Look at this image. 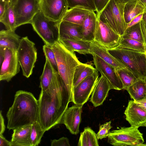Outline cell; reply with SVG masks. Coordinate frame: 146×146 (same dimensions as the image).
I'll list each match as a JSON object with an SVG mask.
<instances>
[{"label":"cell","mask_w":146,"mask_h":146,"mask_svg":"<svg viewBox=\"0 0 146 146\" xmlns=\"http://www.w3.org/2000/svg\"><path fill=\"white\" fill-rule=\"evenodd\" d=\"M71 99L58 73L46 90H41L38 100L37 121L43 129L48 131L60 123Z\"/></svg>","instance_id":"6da1fadb"},{"label":"cell","mask_w":146,"mask_h":146,"mask_svg":"<svg viewBox=\"0 0 146 146\" xmlns=\"http://www.w3.org/2000/svg\"><path fill=\"white\" fill-rule=\"evenodd\" d=\"M38 100L30 92L19 90L6 114L7 128L12 130L32 125L38 121Z\"/></svg>","instance_id":"7a4b0ae2"},{"label":"cell","mask_w":146,"mask_h":146,"mask_svg":"<svg viewBox=\"0 0 146 146\" xmlns=\"http://www.w3.org/2000/svg\"><path fill=\"white\" fill-rule=\"evenodd\" d=\"M52 48L56 58L58 73L72 96L74 72L76 67L81 62L75 53L67 50L59 40Z\"/></svg>","instance_id":"3957f363"},{"label":"cell","mask_w":146,"mask_h":146,"mask_svg":"<svg viewBox=\"0 0 146 146\" xmlns=\"http://www.w3.org/2000/svg\"><path fill=\"white\" fill-rule=\"evenodd\" d=\"M108 50L113 56L132 71L138 79L144 80L146 76L145 53L117 48Z\"/></svg>","instance_id":"277c9868"},{"label":"cell","mask_w":146,"mask_h":146,"mask_svg":"<svg viewBox=\"0 0 146 146\" xmlns=\"http://www.w3.org/2000/svg\"><path fill=\"white\" fill-rule=\"evenodd\" d=\"M60 23L49 19L39 11L31 24L45 44L52 46L59 40Z\"/></svg>","instance_id":"5b68a950"},{"label":"cell","mask_w":146,"mask_h":146,"mask_svg":"<svg viewBox=\"0 0 146 146\" xmlns=\"http://www.w3.org/2000/svg\"><path fill=\"white\" fill-rule=\"evenodd\" d=\"M125 5L117 0H110L100 14L97 15L121 36L124 34L127 29L123 14Z\"/></svg>","instance_id":"8992f818"},{"label":"cell","mask_w":146,"mask_h":146,"mask_svg":"<svg viewBox=\"0 0 146 146\" xmlns=\"http://www.w3.org/2000/svg\"><path fill=\"white\" fill-rule=\"evenodd\" d=\"M138 126L121 127L110 131L108 142L115 146H143L144 139Z\"/></svg>","instance_id":"52a82bcc"},{"label":"cell","mask_w":146,"mask_h":146,"mask_svg":"<svg viewBox=\"0 0 146 146\" xmlns=\"http://www.w3.org/2000/svg\"><path fill=\"white\" fill-rule=\"evenodd\" d=\"M17 51L23 75L28 78L33 73L37 59L35 44L28 36L23 37L21 38Z\"/></svg>","instance_id":"ba28073f"},{"label":"cell","mask_w":146,"mask_h":146,"mask_svg":"<svg viewBox=\"0 0 146 146\" xmlns=\"http://www.w3.org/2000/svg\"><path fill=\"white\" fill-rule=\"evenodd\" d=\"M121 36L104 20L98 17L94 40L108 50L115 48L120 44Z\"/></svg>","instance_id":"9c48e42d"},{"label":"cell","mask_w":146,"mask_h":146,"mask_svg":"<svg viewBox=\"0 0 146 146\" xmlns=\"http://www.w3.org/2000/svg\"><path fill=\"white\" fill-rule=\"evenodd\" d=\"M14 9L17 28L31 24L34 16L40 11L38 0H17Z\"/></svg>","instance_id":"30bf717a"},{"label":"cell","mask_w":146,"mask_h":146,"mask_svg":"<svg viewBox=\"0 0 146 146\" xmlns=\"http://www.w3.org/2000/svg\"><path fill=\"white\" fill-rule=\"evenodd\" d=\"M99 75L98 71L86 77L72 88L71 102L83 106L89 100L96 84Z\"/></svg>","instance_id":"8fae6325"},{"label":"cell","mask_w":146,"mask_h":146,"mask_svg":"<svg viewBox=\"0 0 146 146\" xmlns=\"http://www.w3.org/2000/svg\"><path fill=\"white\" fill-rule=\"evenodd\" d=\"M40 11L49 19L60 23L68 9L66 0H38Z\"/></svg>","instance_id":"7c38bea8"},{"label":"cell","mask_w":146,"mask_h":146,"mask_svg":"<svg viewBox=\"0 0 146 146\" xmlns=\"http://www.w3.org/2000/svg\"><path fill=\"white\" fill-rule=\"evenodd\" d=\"M18 51L5 47L4 59L1 66L0 81H10L20 70Z\"/></svg>","instance_id":"4fadbf2b"},{"label":"cell","mask_w":146,"mask_h":146,"mask_svg":"<svg viewBox=\"0 0 146 146\" xmlns=\"http://www.w3.org/2000/svg\"><path fill=\"white\" fill-rule=\"evenodd\" d=\"M92 55L94 64L96 70L107 78L113 89L117 90L123 89V84L116 69L98 56Z\"/></svg>","instance_id":"5bb4252c"},{"label":"cell","mask_w":146,"mask_h":146,"mask_svg":"<svg viewBox=\"0 0 146 146\" xmlns=\"http://www.w3.org/2000/svg\"><path fill=\"white\" fill-rule=\"evenodd\" d=\"M83 106L74 104L68 108L62 117L60 123L64 124L72 134L76 135L79 132Z\"/></svg>","instance_id":"9a60e30c"},{"label":"cell","mask_w":146,"mask_h":146,"mask_svg":"<svg viewBox=\"0 0 146 146\" xmlns=\"http://www.w3.org/2000/svg\"><path fill=\"white\" fill-rule=\"evenodd\" d=\"M113 89L110 82L103 75L98 78L91 94L90 101L95 107L102 105L107 97L109 91Z\"/></svg>","instance_id":"2e32d148"},{"label":"cell","mask_w":146,"mask_h":146,"mask_svg":"<svg viewBox=\"0 0 146 146\" xmlns=\"http://www.w3.org/2000/svg\"><path fill=\"white\" fill-rule=\"evenodd\" d=\"M124 114L125 119L131 126H141L146 122V111L134 100H129Z\"/></svg>","instance_id":"e0dca14e"},{"label":"cell","mask_w":146,"mask_h":146,"mask_svg":"<svg viewBox=\"0 0 146 146\" xmlns=\"http://www.w3.org/2000/svg\"><path fill=\"white\" fill-rule=\"evenodd\" d=\"M59 38L83 40L82 25L65 21H62L59 26Z\"/></svg>","instance_id":"ac0fdd59"},{"label":"cell","mask_w":146,"mask_h":146,"mask_svg":"<svg viewBox=\"0 0 146 146\" xmlns=\"http://www.w3.org/2000/svg\"><path fill=\"white\" fill-rule=\"evenodd\" d=\"M90 54L96 55L114 67L116 70L125 67L108 52V49L94 40L92 42Z\"/></svg>","instance_id":"d6986e66"},{"label":"cell","mask_w":146,"mask_h":146,"mask_svg":"<svg viewBox=\"0 0 146 146\" xmlns=\"http://www.w3.org/2000/svg\"><path fill=\"white\" fill-rule=\"evenodd\" d=\"M32 125L13 130L10 146H32L31 134Z\"/></svg>","instance_id":"ffe728a7"},{"label":"cell","mask_w":146,"mask_h":146,"mask_svg":"<svg viewBox=\"0 0 146 146\" xmlns=\"http://www.w3.org/2000/svg\"><path fill=\"white\" fill-rule=\"evenodd\" d=\"M59 40L67 50L72 53L76 52L84 55L90 54L92 41L65 38H59Z\"/></svg>","instance_id":"44dd1931"},{"label":"cell","mask_w":146,"mask_h":146,"mask_svg":"<svg viewBox=\"0 0 146 146\" xmlns=\"http://www.w3.org/2000/svg\"><path fill=\"white\" fill-rule=\"evenodd\" d=\"M17 0L7 1L5 12L0 17V21L5 26L6 29L15 31L17 28L16 25L14 4Z\"/></svg>","instance_id":"7402d4cb"},{"label":"cell","mask_w":146,"mask_h":146,"mask_svg":"<svg viewBox=\"0 0 146 146\" xmlns=\"http://www.w3.org/2000/svg\"><path fill=\"white\" fill-rule=\"evenodd\" d=\"M97 20V14L94 11H90L82 25L83 40L91 42L94 40Z\"/></svg>","instance_id":"603a6c76"},{"label":"cell","mask_w":146,"mask_h":146,"mask_svg":"<svg viewBox=\"0 0 146 146\" xmlns=\"http://www.w3.org/2000/svg\"><path fill=\"white\" fill-rule=\"evenodd\" d=\"M21 38L15 31L7 29L1 30L0 31V47L17 50Z\"/></svg>","instance_id":"cb8c5ba5"},{"label":"cell","mask_w":146,"mask_h":146,"mask_svg":"<svg viewBox=\"0 0 146 146\" xmlns=\"http://www.w3.org/2000/svg\"><path fill=\"white\" fill-rule=\"evenodd\" d=\"M145 7L138 0H134L125 4L124 17L127 24L135 17L144 12Z\"/></svg>","instance_id":"d4e9b609"},{"label":"cell","mask_w":146,"mask_h":146,"mask_svg":"<svg viewBox=\"0 0 146 146\" xmlns=\"http://www.w3.org/2000/svg\"><path fill=\"white\" fill-rule=\"evenodd\" d=\"M90 12L89 10L81 8H70L67 11L62 21L82 25Z\"/></svg>","instance_id":"484cf974"},{"label":"cell","mask_w":146,"mask_h":146,"mask_svg":"<svg viewBox=\"0 0 146 146\" xmlns=\"http://www.w3.org/2000/svg\"><path fill=\"white\" fill-rule=\"evenodd\" d=\"M58 74L55 70L49 61L46 59L43 70L40 77L39 87L41 90H45Z\"/></svg>","instance_id":"4316f807"},{"label":"cell","mask_w":146,"mask_h":146,"mask_svg":"<svg viewBox=\"0 0 146 146\" xmlns=\"http://www.w3.org/2000/svg\"><path fill=\"white\" fill-rule=\"evenodd\" d=\"M96 71V68L90 64L81 62L76 67L74 72L73 88L86 77L93 74Z\"/></svg>","instance_id":"83f0119b"},{"label":"cell","mask_w":146,"mask_h":146,"mask_svg":"<svg viewBox=\"0 0 146 146\" xmlns=\"http://www.w3.org/2000/svg\"><path fill=\"white\" fill-rule=\"evenodd\" d=\"M98 140L95 132L88 127L81 133L78 146H98Z\"/></svg>","instance_id":"f1b7e54d"},{"label":"cell","mask_w":146,"mask_h":146,"mask_svg":"<svg viewBox=\"0 0 146 146\" xmlns=\"http://www.w3.org/2000/svg\"><path fill=\"white\" fill-rule=\"evenodd\" d=\"M126 90L133 100L141 99L146 96V87L143 80L137 81Z\"/></svg>","instance_id":"f546056e"},{"label":"cell","mask_w":146,"mask_h":146,"mask_svg":"<svg viewBox=\"0 0 146 146\" xmlns=\"http://www.w3.org/2000/svg\"><path fill=\"white\" fill-rule=\"evenodd\" d=\"M116 72L123 84V89L126 90L135 82L140 80L136 76L132 71L127 67L117 69Z\"/></svg>","instance_id":"4dcf8cb0"},{"label":"cell","mask_w":146,"mask_h":146,"mask_svg":"<svg viewBox=\"0 0 146 146\" xmlns=\"http://www.w3.org/2000/svg\"><path fill=\"white\" fill-rule=\"evenodd\" d=\"M119 45L116 48L131 50L141 52L145 53V45L140 42L128 38L121 36Z\"/></svg>","instance_id":"1f68e13d"},{"label":"cell","mask_w":146,"mask_h":146,"mask_svg":"<svg viewBox=\"0 0 146 146\" xmlns=\"http://www.w3.org/2000/svg\"><path fill=\"white\" fill-rule=\"evenodd\" d=\"M140 22L127 28L124 34L121 36L135 40L144 44Z\"/></svg>","instance_id":"d6a6232c"},{"label":"cell","mask_w":146,"mask_h":146,"mask_svg":"<svg viewBox=\"0 0 146 146\" xmlns=\"http://www.w3.org/2000/svg\"><path fill=\"white\" fill-rule=\"evenodd\" d=\"M45 131L38 121H36L32 125L31 134L32 146L38 145Z\"/></svg>","instance_id":"836d02e7"},{"label":"cell","mask_w":146,"mask_h":146,"mask_svg":"<svg viewBox=\"0 0 146 146\" xmlns=\"http://www.w3.org/2000/svg\"><path fill=\"white\" fill-rule=\"evenodd\" d=\"M69 8L78 7L90 11H96L93 0H66Z\"/></svg>","instance_id":"e575fe53"},{"label":"cell","mask_w":146,"mask_h":146,"mask_svg":"<svg viewBox=\"0 0 146 146\" xmlns=\"http://www.w3.org/2000/svg\"><path fill=\"white\" fill-rule=\"evenodd\" d=\"M43 50L46 59L49 61L54 69L58 72L56 59L52 46L45 44L43 46Z\"/></svg>","instance_id":"d590c367"},{"label":"cell","mask_w":146,"mask_h":146,"mask_svg":"<svg viewBox=\"0 0 146 146\" xmlns=\"http://www.w3.org/2000/svg\"><path fill=\"white\" fill-rule=\"evenodd\" d=\"M111 123V121H110L100 126L99 131L96 134L98 139H102L108 137L110 130L112 127Z\"/></svg>","instance_id":"8d00e7d4"},{"label":"cell","mask_w":146,"mask_h":146,"mask_svg":"<svg viewBox=\"0 0 146 146\" xmlns=\"http://www.w3.org/2000/svg\"><path fill=\"white\" fill-rule=\"evenodd\" d=\"M97 15H99L110 0H93Z\"/></svg>","instance_id":"74e56055"},{"label":"cell","mask_w":146,"mask_h":146,"mask_svg":"<svg viewBox=\"0 0 146 146\" xmlns=\"http://www.w3.org/2000/svg\"><path fill=\"white\" fill-rule=\"evenodd\" d=\"M50 143L51 146H70L68 139L65 137H62L58 139L51 140Z\"/></svg>","instance_id":"f35d334b"},{"label":"cell","mask_w":146,"mask_h":146,"mask_svg":"<svg viewBox=\"0 0 146 146\" xmlns=\"http://www.w3.org/2000/svg\"><path fill=\"white\" fill-rule=\"evenodd\" d=\"M143 14V13H142L138 15L133 19L129 23L127 24V28L134 25L140 22L142 19Z\"/></svg>","instance_id":"ab89813d"},{"label":"cell","mask_w":146,"mask_h":146,"mask_svg":"<svg viewBox=\"0 0 146 146\" xmlns=\"http://www.w3.org/2000/svg\"><path fill=\"white\" fill-rule=\"evenodd\" d=\"M140 23L144 44L146 46V24L142 19Z\"/></svg>","instance_id":"60d3db41"},{"label":"cell","mask_w":146,"mask_h":146,"mask_svg":"<svg viewBox=\"0 0 146 146\" xmlns=\"http://www.w3.org/2000/svg\"><path fill=\"white\" fill-rule=\"evenodd\" d=\"M134 101L139 106L146 111V96L141 99Z\"/></svg>","instance_id":"b9f144b4"},{"label":"cell","mask_w":146,"mask_h":146,"mask_svg":"<svg viewBox=\"0 0 146 146\" xmlns=\"http://www.w3.org/2000/svg\"><path fill=\"white\" fill-rule=\"evenodd\" d=\"M5 129L4 119L2 114V111L1 110L0 111V135L3 134Z\"/></svg>","instance_id":"7bdbcfd3"},{"label":"cell","mask_w":146,"mask_h":146,"mask_svg":"<svg viewBox=\"0 0 146 146\" xmlns=\"http://www.w3.org/2000/svg\"><path fill=\"white\" fill-rule=\"evenodd\" d=\"M0 146H10V141L7 140L3 134L0 135Z\"/></svg>","instance_id":"ee69618b"},{"label":"cell","mask_w":146,"mask_h":146,"mask_svg":"<svg viewBox=\"0 0 146 146\" xmlns=\"http://www.w3.org/2000/svg\"><path fill=\"white\" fill-rule=\"evenodd\" d=\"M6 2L5 0H0V17H2L5 12Z\"/></svg>","instance_id":"f6af8a7d"},{"label":"cell","mask_w":146,"mask_h":146,"mask_svg":"<svg viewBox=\"0 0 146 146\" xmlns=\"http://www.w3.org/2000/svg\"><path fill=\"white\" fill-rule=\"evenodd\" d=\"M145 7V12H146V0H138Z\"/></svg>","instance_id":"bcb514c9"},{"label":"cell","mask_w":146,"mask_h":146,"mask_svg":"<svg viewBox=\"0 0 146 146\" xmlns=\"http://www.w3.org/2000/svg\"><path fill=\"white\" fill-rule=\"evenodd\" d=\"M120 3L125 4L129 2L133 1L134 0H117Z\"/></svg>","instance_id":"7dc6e473"},{"label":"cell","mask_w":146,"mask_h":146,"mask_svg":"<svg viewBox=\"0 0 146 146\" xmlns=\"http://www.w3.org/2000/svg\"><path fill=\"white\" fill-rule=\"evenodd\" d=\"M142 19L146 24V12H145L143 13Z\"/></svg>","instance_id":"c3c4849f"},{"label":"cell","mask_w":146,"mask_h":146,"mask_svg":"<svg viewBox=\"0 0 146 146\" xmlns=\"http://www.w3.org/2000/svg\"><path fill=\"white\" fill-rule=\"evenodd\" d=\"M141 126L145 127H146V122L143 124Z\"/></svg>","instance_id":"681fc988"},{"label":"cell","mask_w":146,"mask_h":146,"mask_svg":"<svg viewBox=\"0 0 146 146\" xmlns=\"http://www.w3.org/2000/svg\"><path fill=\"white\" fill-rule=\"evenodd\" d=\"M144 81L145 82V86H146V77H145V78L144 79Z\"/></svg>","instance_id":"f907efd6"},{"label":"cell","mask_w":146,"mask_h":146,"mask_svg":"<svg viewBox=\"0 0 146 146\" xmlns=\"http://www.w3.org/2000/svg\"><path fill=\"white\" fill-rule=\"evenodd\" d=\"M145 53L146 55V46L145 45Z\"/></svg>","instance_id":"816d5d0a"},{"label":"cell","mask_w":146,"mask_h":146,"mask_svg":"<svg viewBox=\"0 0 146 146\" xmlns=\"http://www.w3.org/2000/svg\"><path fill=\"white\" fill-rule=\"evenodd\" d=\"M5 0L6 1H8L9 0Z\"/></svg>","instance_id":"f5cc1de1"},{"label":"cell","mask_w":146,"mask_h":146,"mask_svg":"<svg viewBox=\"0 0 146 146\" xmlns=\"http://www.w3.org/2000/svg\"><path fill=\"white\" fill-rule=\"evenodd\" d=\"M145 146H146V143H145Z\"/></svg>","instance_id":"db71d44e"}]
</instances>
